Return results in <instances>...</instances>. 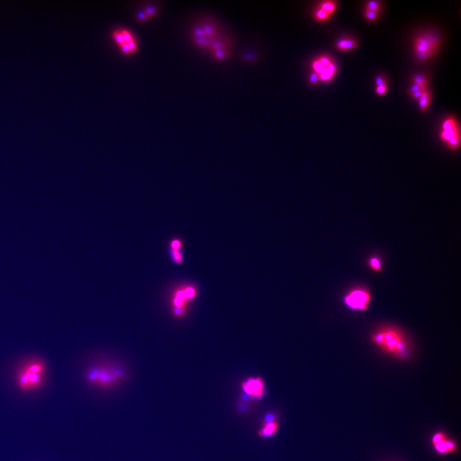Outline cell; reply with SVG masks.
<instances>
[{
  "label": "cell",
  "instance_id": "obj_32",
  "mask_svg": "<svg viewBox=\"0 0 461 461\" xmlns=\"http://www.w3.org/2000/svg\"><path fill=\"white\" fill-rule=\"evenodd\" d=\"M146 18H147V16L145 11L141 12V13H139L138 14V15H137V20H140V21L144 20Z\"/></svg>",
  "mask_w": 461,
  "mask_h": 461
},
{
  "label": "cell",
  "instance_id": "obj_2",
  "mask_svg": "<svg viewBox=\"0 0 461 461\" xmlns=\"http://www.w3.org/2000/svg\"><path fill=\"white\" fill-rule=\"evenodd\" d=\"M46 364L41 359H32L20 367L16 374V383L22 391L39 389L43 385Z\"/></svg>",
  "mask_w": 461,
  "mask_h": 461
},
{
  "label": "cell",
  "instance_id": "obj_25",
  "mask_svg": "<svg viewBox=\"0 0 461 461\" xmlns=\"http://www.w3.org/2000/svg\"><path fill=\"white\" fill-rule=\"evenodd\" d=\"M375 84L377 86H383V85H387V79L384 76H377L375 79Z\"/></svg>",
  "mask_w": 461,
  "mask_h": 461
},
{
  "label": "cell",
  "instance_id": "obj_4",
  "mask_svg": "<svg viewBox=\"0 0 461 461\" xmlns=\"http://www.w3.org/2000/svg\"><path fill=\"white\" fill-rule=\"evenodd\" d=\"M197 293L196 287L190 284L178 287L173 291L170 302L172 313L176 318L185 316L190 303L196 297Z\"/></svg>",
  "mask_w": 461,
  "mask_h": 461
},
{
  "label": "cell",
  "instance_id": "obj_21",
  "mask_svg": "<svg viewBox=\"0 0 461 461\" xmlns=\"http://www.w3.org/2000/svg\"><path fill=\"white\" fill-rule=\"evenodd\" d=\"M122 35V38H123L124 42H128L134 40L132 35L129 33L128 30H122L121 31H120Z\"/></svg>",
  "mask_w": 461,
  "mask_h": 461
},
{
  "label": "cell",
  "instance_id": "obj_9",
  "mask_svg": "<svg viewBox=\"0 0 461 461\" xmlns=\"http://www.w3.org/2000/svg\"><path fill=\"white\" fill-rule=\"evenodd\" d=\"M242 389L251 398L262 399L265 394L264 382L261 378H249L242 382Z\"/></svg>",
  "mask_w": 461,
  "mask_h": 461
},
{
  "label": "cell",
  "instance_id": "obj_17",
  "mask_svg": "<svg viewBox=\"0 0 461 461\" xmlns=\"http://www.w3.org/2000/svg\"><path fill=\"white\" fill-rule=\"evenodd\" d=\"M331 16H332L331 14L327 13L325 11L322 10V9L319 8V7L314 13V20L317 21H319V22H324V21L328 20Z\"/></svg>",
  "mask_w": 461,
  "mask_h": 461
},
{
  "label": "cell",
  "instance_id": "obj_28",
  "mask_svg": "<svg viewBox=\"0 0 461 461\" xmlns=\"http://www.w3.org/2000/svg\"><path fill=\"white\" fill-rule=\"evenodd\" d=\"M156 11H157V9L155 8V7H151V6L147 7V8L145 9V13H146L147 18H149L150 16H153L155 13H156Z\"/></svg>",
  "mask_w": 461,
  "mask_h": 461
},
{
  "label": "cell",
  "instance_id": "obj_5",
  "mask_svg": "<svg viewBox=\"0 0 461 461\" xmlns=\"http://www.w3.org/2000/svg\"><path fill=\"white\" fill-rule=\"evenodd\" d=\"M440 42L437 35L429 33L416 37L413 41V50L416 60L419 62L429 60L436 53Z\"/></svg>",
  "mask_w": 461,
  "mask_h": 461
},
{
  "label": "cell",
  "instance_id": "obj_12",
  "mask_svg": "<svg viewBox=\"0 0 461 461\" xmlns=\"http://www.w3.org/2000/svg\"><path fill=\"white\" fill-rule=\"evenodd\" d=\"M338 70L336 63L335 62L331 63L326 67L321 74L319 75V81L324 82V83L331 82L337 73Z\"/></svg>",
  "mask_w": 461,
  "mask_h": 461
},
{
  "label": "cell",
  "instance_id": "obj_1",
  "mask_svg": "<svg viewBox=\"0 0 461 461\" xmlns=\"http://www.w3.org/2000/svg\"><path fill=\"white\" fill-rule=\"evenodd\" d=\"M370 340L381 352L399 361H409L412 357L413 348L410 341L398 327L381 326L371 333Z\"/></svg>",
  "mask_w": 461,
  "mask_h": 461
},
{
  "label": "cell",
  "instance_id": "obj_24",
  "mask_svg": "<svg viewBox=\"0 0 461 461\" xmlns=\"http://www.w3.org/2000/svg\"><path fill=\"white\" fill-rule=\"evenodd\" d=\"M425 89L427 88H422V87L418 86V85L413 84L412 86H411L410 88H409L408 93L409 94V95H412V94L416 93V92L423 90V89Z\"/></svg>",
  "mask_w": 461,
  "mask_h": 461
},
{
  "label": "cell",
  "instance_id": "obj_3",
  "mask_svg": "<svg viewBox=\"0 0 461 461\" xmlns=\"http://www.w3.org/2000/svg\"><path fill=\"white\" fill-rule=\"evenodd\" d=\"M126 375L121 367L101 364L88 369L86 379L89 384L109 388L122 382L126 378Z\"/></svg>",
  "mask_w": 461,
  "mask_h": 461
},
{
  "label": "cell",
  "instance_id": "obj_15",
  "mask_svg": "<svg viewBox=\"0 0 461 461\" xmlns=\"http://www.w3.org/2000/svg\"><path fill=\"white\" fill-rule=\"evenodd\" d=\"M430 102H431V94L429 89H426L418 100V105H419L421 112H426L427 111Z\"/></svg>",
  "mask_w": 461,
  "mask_h": 461
},
{
  "label": "cell",
  "instance_id": "obj_20",
  "mask_svg": "<svg viewBox=\"0 0 461 461\" xmlns=\"http://www.w3.org/2000/svg\"><path fill=\"white\" fill-rule=\"evenodd\" d=\"M364 17H365L367 21H370V22H373V21L377 20L378 13L365 9V11H364Z\"/></svg>",
  "mask_w": 461,
  "mask_h": 461
},
{
  "label": "cell",
  "instance_id": "obj_14",
  "mask_svg": "<svg viewBox=\"0 0 461 461\" xmlns=\"http://www.w3.org/2000/svg\"><path fill=\"white\" fill-rule=\"evenodd\" d=\"M168 252L171 260L176 265H180L184 261V253L182 248L180 249H168Z\"/></svg>",
  "mask_w": 461,
  "mask_h": 461
},
{
  "label": "cell",
  "instance_id": "obj_22",
  "mask_svg": "<svg viewBox=\"0 0 461 461\" xmlns=\"http://www.w3.org/2000/svg\"><path fill=\"white\" fill-rule=\"evenodd\" d=\"M113 37H114L115 41H116L117 43L118 44L119 46L123 44L124 42H125L123 38H122V35L120 31H115L113 32Z\"/></svg>",
  "mask_w": 461,
  "mask_h": 461
},
{
  "label": "cell",
  "instance_id": "obj_11",
  "mask_svg": "<svg viewBox=\"0 0 461 461\" xmlns=\"http://www.w3.org/2000/svg\"><path fill=\"white\" fill-rule=\"evenodd\" d=\"M358 42L356 40L350 38H343L338 40L336 43V48L342 52L352 51L358 47Z\"/></svg>",
  "mask_w": 461,
  "mask_h": 461
},
{
  "label": "cell",
  "instance_id": "obj_7",
  "mask_svg": "<svg viewBox=\"0 0 461 461\" xmlns=\"http://www.w3.org/2000/svg\"><path fill=\"white\" fill-rule=\"evenodd\" d=\"M439 138L446 147L451 151L460 149L461 143L460 129L457 119L450 117L444 120L441 124Z\"/></svg>",
  "mask_w": 461,
  "mask_h": 461
},
{
  "label": "cell",
  "instance_id": "obj_27",
  "mask_svg": "<svg viewBox=\"0 0 461 461\" xmlns=\"http://www.w3.org/2000/svg\"><path fill=\"white\" fill-rule=\"evenodd\" d=\"M319 82V78L318 75L315 74V72H313L311 74H310L309 78V82L312 85H315Z\"/></svg>",
  "mask_w": 461,
  "mask_h": 461
},
{
  "label": "cell",
  "instance_id": "obj_23",
  "mask_svg": "<svg viewBox=\"0 0 461 461\" xmlns=\"http://www.w3.org/2000/svg\"><path fill=\"white\" fill-rule=\"evenodd\" d=\"M388 90L387 85L376 87L375 92L377 95L379 96H384L387 94Z\"/></svg>",
  "mask_w": 461,
  "mask_h": 461
},
{
  "label": "cell",
  "instance_id": "obj_8",
  "mask_svg": "<svg viewBox=\"0 0 461 461\" xmlns=\"http://www.w3.org/2000/svg\"><path fill=\"white\" fill-rule=\"evenodd\" d=\"M431 444L437 454L445 455L457 452L458 448L455 441L449 438L445 432H436L431 437Z\"/></svg>",
  "mask_w": 461,
  "mask_h": 461
},
{
  "label": "cell",
  "instance_id": "obj_29",
  "mask_svg": "<svg viewBox=\"0 0 461 461\" xmlns=\"http://www.w3.org/2000/svg\"><path fill=\"white\" fill-rule=\"evenodd\" d=\"M425 89H423V90L417 91V92H416V93L412 94V95H410L411 98H413V100H419L420 98L421 97V96L422 95V94L423 92H424Z\"/></svg>",
  "mask_w": 461,
  "mask_h": 461
},
{
  "label": "cell",
  "instance_id": "obj_6",
  "mask_svg": "<svg viewBox=\"0 0 461 461\" xmlns=\"http://www.w3.org/2000/svg\"><path fill=\"white\" fill-rule=\"evenodd\" d=\"M371 293L364 286H356L350 289L343 295V303L345 307L355 312H366L370 306Z\"/></svg>",
  "mask_w": 461,
  "mask_h": 461
},
{
  "label": "cell",
  "instance_id": "obj_26",
  "mask_svg": "<svg viewBox=\"0 0 461 461\" xmlns=\"http://www.w3.org/2000/svg\"><path fill=\"white\" fill-rule=\"evenodd\" d=\"M276 416L273 415V414H268L266 415L264 421H263V424H265V423H272L274 422H276Z\"/></svg>",
  "mask_w": 461,
  "mask_h": 461
},
{
  "label": "cell",
  "instance_id": "obj_10",
  "mask_svg": "<svg viewBox=\"0 0 461 461\" xmlns=\"http://www.w3.org/2000/svg\"><path fill=\"white\" fill-rule=\"evenodd\" d=\"M279 427V423L277 421L276 422L263 424L262 427L259 430L258 432V436L262 437V438L273 436L277 433Z\"/></svg>",
  "mask_w": 461,
  "mask_h": 461
},
{
  "label": "cell",
  "instance_id": "obj_18",
  "mask_svg": "<svg viewBox=\"0 0 461 461\" xmlns=\"http://www.w3.org/2000/svg\"><path fill=\"white\" fill-rule=\"evenodd\" d=\"M413 84L418 85L422 88H427L428 81L427 77L425 75L416 74L414 75L411 79Z\"/></svg>",
  "mask_w": 461,
  "mask_h": 461
},
{
  "label": "cell",
  "instance_id": "obj_31",
  "mask_svg": "<svg viewBox=\"0 0 461 461\" xmlns=\"http://www.w3.org/2000/svg\"><path fill=\"white\" fill-rule=\"evenodd\" d=\"M127 44L129 47V49H130L131 52H133L136 50V44L135 41V40H133L130 42H126Z\"/></svg>",
  "mask_w": 461,
  "mask_h": 461
},
{
  "label": "cell",
  "instance_id": "obj_16",
  "mask_svg": "<svg viewBox=\"0 0 461 461\" xmlns=\"http://www.w3.org/2000/svg\"><path fill=\"white\" fill-rule=\"evenodd\" d=\"M337 2L333 1V0H326V1L320 2L319 8L332 15L335 13L336 8H337Z\"/></svg>",
  "mask_w": 461,
  "mask_h": 461
},
{
  "label": "cell",
  "instance_id": "obj_19",
  "mask_svg": "<svg viewBox=\"0 0 461 461\" xmlns=\"http://www.w3.org/2000/svg\"><path fill=\"white\" fill-rule=\"evenodd\" d=\"M381 9H382V4H381V2L377 1V0H370V1H368L366 3L365 9H367V10L375 11L379 13Z\"/></svg>",
  "mask_w": 461,
  "mask_h": 461
},
{
  "label": "cell",
  "instance_id": "obj_30",
  "mask_svg": "<svg viewBox=\"0 0 461 461\" xmlns=\"http://www.w3.org/2000/svg\"><path fill=\"white\" fill-rule=\"evenodd\" d=\"M119 46L120 48H121V50L123 51L124 53L129 54L131 53L130 49H129L128 44H127L126 42H124L123 44H121V45Z\"/></svg>",
  "mask_w": 461,
  "mask_h": 461
},
{
  "label": "cell",
  "instance_id": "obj_13",
  "mask_svg": "<svg viewBox=\"0 0 461 461\" xmlns=\"http://www.w3.org/2000/svg\"><path fill=\"white\" fill-rule=\"evenodd\" d=\"M367 265L370 270L376 273H380L383 270L382 260L378 255L370 256L367 260Z\"/></svg>",
  "mask_w": 461,
  "mask_h": 461
}]
</instances>
